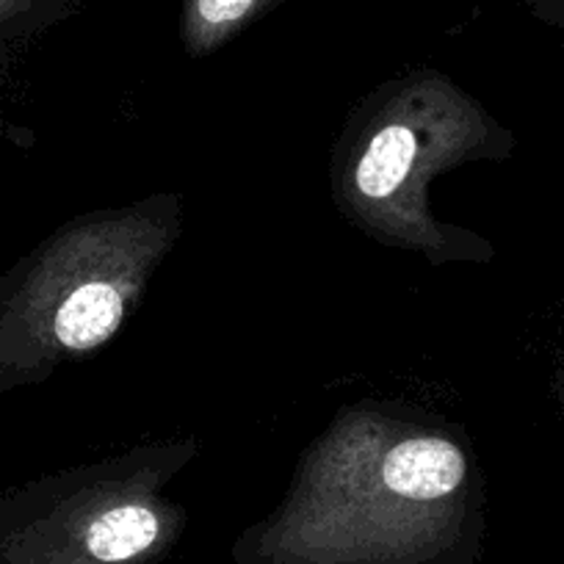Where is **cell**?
<instances>
[{"instance_id":"277c9868","label":"cell","mask_w":564,"mask_h":564,"mask_svg":"<svg viewBox=\"0 0 564 564\" xmlns=\"http://www.w3.org/2000/svg\"><path fill=\"white\" fill-rule=\"evenodd\" d=\"M260 0H192V20L203 31H225L247 20Z\"/></svg>"},{"instance_id":"7a4b0ae2","label":"cell","mask_w":564,"mask_h":564,"mask_svg":"<svg viewBox=\"0 0 564 564\" xmlns=\"http://www.w3.org/2000/svg\"><path fill=\"white\" fill-rule=\"evenodd\" d=\"M122 313V294L117 289L106 282L80 285L69 296H64V302H58L53 311V340L64 349H95L97 344L117 333Z\"/></svg>"},{"instance_id":"3957f363","label":"cell","mask_w":564,"mask_h":564,"mask_svg":"<svg viewBox=\"0 0 564 564\" xmlns=\"http://www.w3.org/2000/svg\"><path fill=\"white\" fill-rule=\"evenodd\" d=\"M415 159V135L404 124H388L368 141L357 164V188L366 197H388L410 175Z\"/></svg>"},{"instance_id":"5b68a950","label":"cell","mask_w":564,"mask_h":564,"mask_svg":"<svg viewBox=\"0 0 564 564\" xmlns=\"http://www.w3.org/2000/svg\"><path fill=\"white\" fill-rule=\"evenodd\" d=\"M36 0H0V47L7 45L9 34L18 31L34 12Z\"/></svg>"},{"instance_id":"6da1fadb","label":"cell","mask_w":564,"mask_h":564,"mask_svg":"<svg viewBox=\"0 0 564 564\" xmlns=\"http://www.w3.org/2000/svg\"><path fill=\"white\" fill-rule=\"evenodd\" d=\"M382 481L406 501H443L465 481V457L443 437H410L388 454Z\"/></svg>"},{"instance_id":"8992f818","label":"cell","mask_w":564,"mask_h":564,"mask_svg":"<svg viewBox=\"0 0 564 564\" xmlns=\"http://www.w3.org/2000/svg\"><path fill=\"white\" fill-rule=\"evenodd\" d=\"M536 12L545 20L564 25V0H536Z\"/></svg>"}]
</instances>
